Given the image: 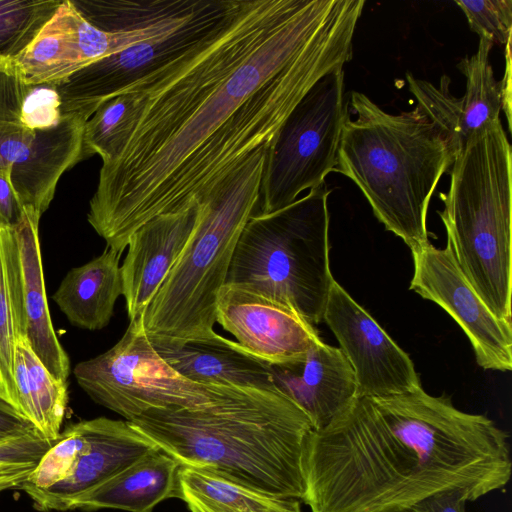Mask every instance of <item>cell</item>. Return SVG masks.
Wrapping results in <instances>:
<instances>
[{"instance_id": "cell-16", "label": "cell", "mask_w": 512, "mask_h": 512, "mask_svg": "<svg viewBox=\"0 0 512 512\" xmlns=\"http://www.w3.org/2000/svg\"><path fill=\"white\" fill-rule=\"evenodd\" d=\"M216 323L269 364L292 360L321 339L315 326L291 307L234 284H224L218 293Z\"/></svg>"}, {"instance_id": "cell-3", "label": "cell", "mask_w": 512, "mask_h": 512, "mask_svg": "<svg viewBox=\"0 0 512 512\" xmlns=\"http://www.w3.org/2000/svg\"><path fill=\"white\" fill-rule=\"evenodd\" d=\"M129 422L181 465L302 501L304 450L315 428L277 388L234 386L208 405L151 409Z\"/></svg>"}, {"instance_id": "cell-19", "label": "cell", "mask_w": 512, "mask_h": 512, "mask_svg": "<svg viewBox=\"0 0 512 512\" xmlns=\"http://www.w3.org/2000/svg\"><path fill=\"white\" fill-rule=\"evenodd\" d=\"M200 203L157 216L128 240L121 265L123 296L129 320L143 313L187 245L200 216Z\"/></svg>"}, {"instance_id": "cell-35", "label": "cell", "mask_w": 512, "mask_h": 512, "mask_svg": "<svg viewBox=\"0 0 512 512\" xmlns=\"http://www.w3.org/2000/svg\"><path fill=\"white\" fill-rule=\"evenodd\" d=\"M9 436H11V435H9ZM4 437H7V436H5V435H0V439H2V438H4Z\"/></svg>"}, {"instance_id": "cell-32", "label": "cell", "mask_w": 512, "mask_h": 512, "mask_svg": "<svg viewBox=\"0 0 512 512\" xmlns=\"http://www.w3.org/2000/svg\"><path fill=\"white\" fill-rule=\"evenodd\" d=\"M37 431L11 405L0 398V435H17Z\"/></svg>"}, {"instance_id": "cell-1", "label": "cell", "mask_w": 512, "mask_h": 512, "mask_svg": "<svg viewBox=\"0 0 512 512\" xmlns=\"http://www.w3.org/2000/svg\"><path fill=\"white\" fill-rule=\"evenodd\" d=\"M364 5L225 0L204 35L127 86L138 117L102 162L87 213L106 247L122 254L145 223L199 203L268 147L307 92L351 60Z\"/></svg>"}, {"instance_id": "cell-5", "label": "cell", "mask_w": 512, "mask_h": 512, "mask_svg": "<svg viewBox=\"0 0 512 512\" xmlns=\"http://www.w3.org/2000/svg\"><path fill=\"white\" fill-rule=\"evenodd\" d=\"M449 173L439 195L447 245L492 313L511 324L512 149L500 119L471 134Z\"/></svg>"}, {"instance_id": "cell-17", "label": "cell", "mask_w": 512, "mask_h": 512, "mask_svg": "<svg viewBox=\"0 0 512 512\" xmlns=\"http://www.w3.org/2000/svg\"><path fill=\"white\" fill-rule=\"evenodd\" d=\"M492 46L490 40L480 37L476 53L458 63L466 77V91L461 98L450 92L447 75L441 77L437 87L406 73L417 107L444 133L455 155L475 130L499 119L502 96L489 61Z\"/></svg>"}, {"instance_id": "cell-28", "label": "cell", "mask_w": 512, "mask_h": 512, "mask_svg": "<svg viewBox=\"0 0 512 512\" xmlns=\"http://www.w3.org/2000/svg\"><path fill=\"white\" fill-rule=\"evenodd\" d=\"M16 332L10 281L0 241V398L19 413L13 377Z\"/></svg>"}, {"instance_id": "cell-6", "label": "cell", "mask_w": 512, "mask_h": 512, "mask_svg": "<svg viewBox=\"0 0 512 512\" xmlns=\"http://www.w3.org/2000/svg\"><path fill=\"white\" fill-rule=\"evenodd\" d=\"M267 147L249 155L200 201L198 222L179 259L143 312L149 339L212 335L217 296L240 234L255 213Z\"/></svg>"}, {"instance_id": "cell-9", "label": "cell", "mask_w": 512, "mask_h": 512, "mask_svg": "<svg viewBox=\"0 0 512 512\" xmlns=\"http://www.w3.org/2000/svg\"><path fill=\"white\" fill-rule=\"evenodd\" d=\"M344 70L319 80L300 100L266 148L259 190V213L284 208L335 172L348 119Z\"/></svg>"}, {"instance_id": "cell-7", "label": "cell", "mask_w": 512, "mask_h": 512, "mask_svg": "<svg viewBox=\"0 0 512 512\" xmlns=\"http://www.w3.org/2000/svg\"><path fill=\"white\" fill-rule=\"evenodd\" d=\"M326 184L290 205L255 212L236 244L225 284L245 286L298 312L310 324L323 321L331 286Z\"/></svg>"}, {"instance_id": "cell-20", "label": "cell", "mask_w": 512, "mask_h": 512, "mask_svg": "<svg viewBox=\"0 0 512 512\" xmlns=\"http://www.w3.org/2000/svg\"><path fill=\"white\" fill-rule=\"evenodd\" d=\"M149 340L161 358L190 381L208 385L276 388L269 363L216 332L208 337L184 341Z\"/></svg>"}, {"instance_id": "cell-25", "label": "cell", "mask_w": 512, "mask_h": 512, "mask_svg": "<svg viewBox=\"0 0 512 512\" xmlns=\"http://www.w3.org/2000/svg\"><path fill=\"white\" fill-rule=\"evenodd\" d=\"M139 113V100L123 93L101 104L85 122L82 154L99 155L102 162L114 158L127 140Z\"/></svg>"}, {"instance_id": "cell-14", "label": "cell", "mask_w": 512, "mask_h": 512, "mask_svg": "<svg viewBox=\"0 0 512 512\" xmlns=\"http://www.w3.org/2000/svg\"><path fill=\"white\" fill-rule=\"evenodd\" d=\"M323 321L354 372L358 397H388L422 387L409 355L336 280Z\"/></svg>"}, {"instance_id": "cell-4", "label": "cell", "mask_w": 512, "mask_h": 512, "mask_svg": "<svg viewBox=\"0 0 512 512\" xmlns=\"http://www.w3.org/2000/svg\"><path fill=\"white\" fill-rule=\"evenodd\" d=\"M337 166L352 180L387 231L414 251L428 243L427 212L455 153L444 133L416 106L390 114L353 91Z\"/></svg>"}, {"instance_id": "cell-11", "label": "cell", "mask_w": 512, "mask_h": 512, "mask_svg": "<svg viewBox=\"0 0 512 512\" xmlns=\"http://www.w3.org/2000/svg\"><path fill=\"white\" fill-rule=\"evenodd\" d=\"M157 445L129 421L99 417L69 425L23 483L40 511H66Z\"/></svg>"}, {"instance_id": "cell-13", "label": "cell", "mask_w": 512, "mask_h": 512, "mask_svg": "<svg viewBox=\"0 0 512 512\" xmlns=\"http://www.w3.org/2000/svg\"><path fill=\"white\" fill-rule=\"evenodd\" d=\"M414 272L410 282L424 299L445 310L467 335L476 362L488 370L512 369V327L498 319L460 271L449 245L431 243L411 251Z\"/></svg>"}, {"instance_id": "cell-29", "label": "cell", "mask_w": 512, "mask_h": 512, "mask_svg": "<svg viewBox=\"0 0 512 512\" xmlns=\"http://www.w3.org/2000/svg\"><path fill=\"white\" fill-rule=\"evenodd\" d=\"M455 3L463 11L470 28L479 37L504 46L511 40V0H456Z\"/></svg>"}, {"instance_id": "cell-10", "label": "cell", "mask_w": 512, "mask_h": 512, "mask_svg": "<svg viewBox=\"0 0 512 512\" xmlns=\"http://www.w3.org/2000/svg\"><path fill=\"white\" fill-rule=\"evenodd\" d=\"M129 321L114 346L73 369L78 385L97 404L130 421L151 409L202 407L234 387L186 379L154 349L144 331L143 313Z\"/></svg>"}, {"instance_id": "cell-8", "label": "cell", "mask_w": 512, "mask_h": 512, "mask_svg": "<svg viewBox=\"0 0 512 512\" xmlns=\"http://www.w3.org/2000/svg\"><path fill=\"white\" fill-rule=\"evenodd\" d=\"M85 122L62 113L56 85L28 84L14 60L0 64V173L22 208H49L61 176L84 160Z\"/></svg>"}, {"instance_id": "cell-27", "label": "cell", "mask_w": 512, "mask_h": 512, "mask_svg": "<svg viewBox=\"0 0 512 512\" xmlns=\"http://www.w3.org/2000/svg\"><path fill=\"white\" fill-rule=\"evenodd\" d=\"M54 443L38 431L0 439V492L21 488Z\"/></svg>"}, {"instance_id": "cell-30", "label": "cell", "mask_w": 512, "mask_h": 512, "mask_svg": "<svg viewBox=\"0 0 512 512\" xmlns=\"http://www.w3.org/2000/svg\"><path fill=\"white\" fill-rule=\"evenodd\" d=\"M467 501L472 500L465 489H446L420 500L406 512H465Z\"/></svg>"}, {"instance_id": "cell-24", "label": "cell", "mask_w": 512, "mask_h": 512, "mask_svg": "<svg viewBox=\"0 0 512 512\" xmlns=\"http://www.w3.org/2000/svg\"><path fill=\"white\" fill-rule=\"evenodd\" d=\"M26 365L29 413L28 421L50 441L60 435L68 404L67 381L55 378L36 354L24 335H16Z\"/></svg>"}, {"instance_id": "cell-21", "label": "cell", "mask_w": 512, "mask_h": 512, "mask_svg": "<svg viewBox=\"0 0 512 512\" xmlns=\"http://www.w3.org/2000/svg\"><path fill=\"white\" fill-rule=\"evenodd\" d=\"M180 466L169 454L154 449L80 497L73 509L151 512L161 501L177 497Z\"/></svg>"}, {"instance_id": "cell-12", "label": "cell", "mask_w": 512, "mask_h": 512, "mask_svg": "<svg viewBox=\"0 0 512 512\" xmlns=\"http://www.w3.org/2000/svg\"><path fill=\"white\" fill-rule=\"evenodd\" d=\"M225 0H207L189 21L104 57L56 85L63 114L87 121L107 100L196 42L221 14Z\"/></svg>"}, {"instance_id": "cell-33", "label": "cell", "mask_w": 512, "mask_h": 512, "mask_svg": "<svg viewBox=\"0 0 512 512\" xmlns=\"http://www.w3.org/2000/svg\"><path fill=\"white\" fill-rule=\"evenodd\" d=\"M511 40L505 45L506 49V73L503 81L500 82L501 96H502V107L507 115L508 124L510 127V111H511V51H510Z\"/></svg>"}, {"instance_id": "cell-26", "label": "cell", "mask_w": 512, "mask_h": 512, "mask_svg": "<svg viewBox=\"0 0 512 512\" xmlns=\"http://www.w3.org/2000/svg\"><path fill=\"white\" fill-rule=\"evenodd\" d=\"M62 0H0V64L26 48Z\"/></svg>"}, {"instance_id": "cell-2", "label": "cell", "mask_w": 512, "mask_h": 512, "mask_svg": "<svg viewBox=\"0 0 512 512\" xmlns=\"http://www.w3.org/2000/svg\"><path fill=\"white\" fill-rule=\"evenodd\" d=\"M508 438L488 417L422 387L358 397L308 437L302 501L312 512H406L452 488L474 501L508 483Z\"/></svg>"}, {"instance_id": "cell-15", "label": "cell", "mask_w": 512, "mask_h": 512, "mask_svg": "<svg viewBox=\"0 0 512 512\" xmlns=\"http://www.w3.org/2000/svg\"><path fill=\"white\" fill-rule=\"evenodd\" d=\"M41 215L24 207L15 236L2 240L10 281L16 335L26 336L31 349L57 379L67 381L69 357L53 328L43 275L39 222Z\"/></svg>"}, {"instance_id": "cell-22", "label": "cell", "mask_w": 512, "mask_h": 512, "mask_svg": "<svg viewBox=\"0 0 512 512\" xmlns=\"http://www.w3.org/2000/svg\"><path fill=\"white\" fill-rule=\"evenodd\" d=\"M121 256L106 247L63 278L52 300L73 326L95 331L109 324L115 303L123 294Z\"/></svg>"}, {"instance_id": "cell-23", "label": "cell", "mask_w": 512, "mask_h": 512, "mask_svg": "<svg viewBox=\"0 0 512 512\" xmlns=\"http://www.w3.org/2000/svg\"><path fill=\"white\" fill-rule=\"evenodd\" d=\"M177 498L191 512H302L301 500L274 496L212 471L181 465Z\"/></svg>"}, {"instance_id": "cell-18", "label": "cell", "mask_w": 512, "mask_h": 512, "mask_svg": "<svg viewBox=\"0 0 512 512\" xmlns=\"http://www.w3.org/2000/svg\"><path fill=\"white\" fill-rule=\"evenodd\" d=\"M269 365L274 386L307 414L315 430L326 427L358 398L347 359L322 339L292 360Z\"/></svg>"}, {"instance_id": "cell-31", "label": "cell", "mask_w": 512, "mask_h": 512, "mask_svg": "<svg viewBox=\"0 0 512 512\" xmlns=\"http://www.w3.org/2000/svg\"><path fill=\"white\" fill-rule=\"evenodd\" d=\"M23 208L12 189L10 178L0 173V215L9 226L19 221Z\"/></svg>"}, {"instance_id": "cell-34", "label": "cell", "mask_w": 512, "mask_h": 512, "mask_svg": "<svg viewBox=\"0 0 512 512\" xmlns=\"http://www.w3.org/2000/svg\"><path fill=\"white\" fill-rule=\"evenodd\" d=\"M4 225H8L3 217L0 215V231Z\"/></svg>"}]
</instances>
